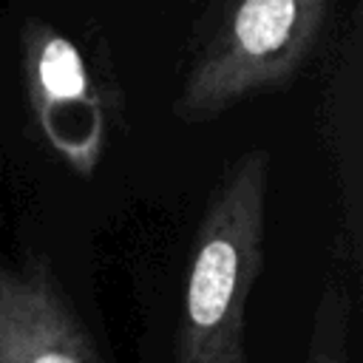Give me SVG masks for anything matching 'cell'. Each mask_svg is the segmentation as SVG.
<instances>
[{
  "instance_id": "6da1fadb",
  "label": "cell",
  "mask_w": 363,
  "mask_h": 363,
  "mask_svg": "<svg viewBox=\"0 0 363 363\" xmlns=\"http://www.w3.org/2000/svg\"><path fill=\"white\" fill-rule=\"evenodd\" d=\"M269 153L244 150L213 187L182 264L139 312V363H250L247 309L264 264Z\"/></svg>"
},
{
  "instance_id": "7a4b0ae2",
  "label": "cell",
  "mask_w": 363,
  "mask_h": 363,
  "mask_svg": "<svg viewBox=\"0 0 363 363\" xmlns=\"http://www.w3.org/2000/svg\"><path fill=\"white\" fill-rule=\"evenodd\" d=\"M332 0H233L193 62L173 116L210 122L295 79L318 45Z\"/></svg>"
},
{
  "instance_id": "5b68a950",
  "label": "cell",
  "mask_w": 363,
  "mask_h": 363,
  "mask_svg": "<svg viewBox=\"0 0 363 363\" xmlns=\"http://www.w3.org/2000/svg\"><path fill=\"white\" fill-rule=\"evenodd\" d=\"M357 9L326 88V139L337 164V241L340 275L357 289L363 275V125H360V20Z\"/></svg>"
},
{
  "instance_id": "277c9868",
  "label": "cell",
  "mask_w": 363,
  "mask_h": 363,
  "mask_svg": "<svg viewBox=\"0 0 363 363\" xmlns=\"http://www.w3.org/2000/svg\"><path fill=\"white\" fill-rule=\"evenodd\" d=\"M26 96L51 153L79 179H91L108 142V113L82 51L51 23L28 20L20 31Z\"/></svg>"
},
{
  "instance_id": "3957f363",
  "label": "cell",
  "mask_w": 363,
  "mask_h": 363,
  "mask_svg": "<svg viewBox=\"0 0 363 363\" xmlns=\"http://www.w3.org/2000/svg\"><path fill=\"white\" fill-rule=\"evenodd\" d=\"M0 363H122L91 289L43 244L0 250Z\"/></svg>"
},
{
  "instance_id": "8992f818",
  "label": "cell",
  "mask_w": 363,
  "mask_h": 363,
  "mask_svg": "<svg viewBox=\"0 0 363 363\" xmlns=\"http://www.w3.org/2000/svg\"><path fill=\"white\" fill-rule=\"evenodd\" d=\"M354 312H357V289L343 275L326 278L312 312L303 363H357Z\"/></svg>"
}]
</instances>
